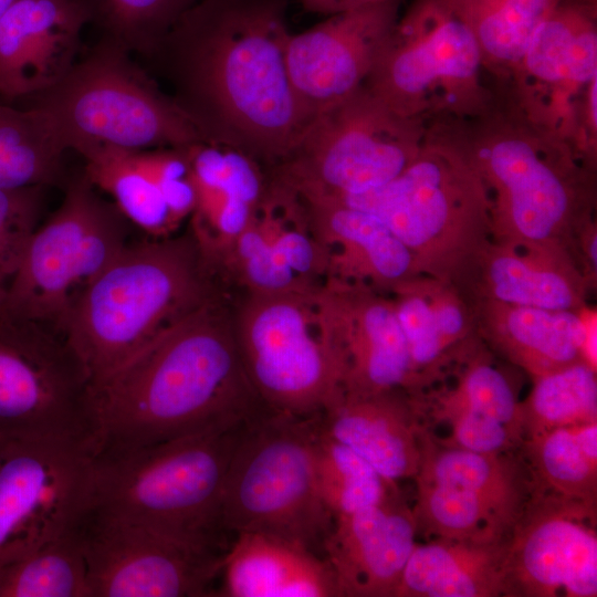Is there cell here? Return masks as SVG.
Listing matches in <instances>:
<instances>
[{"mask_svg": "<svg viewBox=\"0 0 597 597\" xmlns=\"http://www.w3.org/2000/svg\"><path fill=\"white\" fill-rule=\"evenodd\" d=\"M287 8L289 0H199L146 59L203 140L266 168L306 127L285 65Z\"/></svg>", "mask_w": 597, "mask_h": 597, "instance_id": "obj_1", "label": "cell"}, {"mask_svg": "<svg viewBox=\"0 0 597 597\" xmlns=\"http://www.w3.org/2000/svg\"><path fill=\"white\" fill-rule=\"evenodd\" d=\"M101 449L153 444L269 411L244 373L220 293L91 384Z\"/></svg>", "mask_w": 597, "mask_h": 597, "instance_id": "obj_2", "label": "cell"}, {"mask_svg": "<svg viewBox=\"0 0 597 597\" xmlns=\"http://www.w3.org/2000/svg\"><path fill=\"white\" fill-rule=\"evenodd\" d=\"M444 121L486 189L491 240L563 251L583 268L578 243L595 221L597 160L530 119L498 87L481 114Z\"/></svg>", "mask_w": 597, "mask_h": 597, "instance_id": "obj_3", "label": "cell"}, {"mask_svg": "<svg viewBox=\"0 0 597 597\" xmlns=\"http://www.w3.org/2000/svg\"><path fill=\"white\" fill-rule=\"evenodd\" d=\"M252 419L147 446L96 450L88 507L223 555L224 482Z\"/></svg>", "mask_w": 597, "mask_h": 597, "instance_id": "obj_4", "label": "cell"}, {"mask_svg": "<svg viewBox=\"0 0 597 597\" xmlns=\"http://www.w3.org/2000/svg\"><path fill=\"white\" fill-rule=\"evenodd\" d=\"M216 277L189 231L127 243L64 326L91 384L217 295Z\"/></svg>", "mask_w": 597, "mask_h": 597, "instance_id": "obj_5", "label": "cell"}, {"mask_svg": "<svg viewBox=\"0 0 597 597\" xmlns=\"http://www.w3.org/2000/svg\"><path fill=\"white\" fill-rule=\"evenodd\" d=\"M329 198L377 216L411 251L422 275L452 284L491 241L486 189L443 119L428 123L418 155L394 180Z\"/></svg>", "mask_w": 597, "mask_h": 597, "instance_id": "obj_6", "label": "cell"}, {"mask_svg": "<svg viewBox=\"0 0 597 597\" xmlns=\"http://www.w3.org/2000/svg\"><path fill=\"white\" fill-rule=\"evenodd\" d=\"M132 53L102 36L66 75L28 105L44 109L70 150L143 151L203 140Z\"/></svg>", "mask_w": 597, "mask_h": 597, "instance_id": "obj_7", "label": "cell"}, {"mask_svg": "<svg viewBox=\"0 0 597 597\" xmlns=\"http://www.w3.org/2000/svg\"><path fill=\"white\" fill-rule=\"evenodd\" d=\"M318 417L265 411L249 421L227 473L221 523L228 534L262 533L323 556L334 517L318 490Z\"/></svg>", "mask_w": 597, "mask_h": 597, "instance_id": "obj_8", "label": "cell"}, {"mask_svg": "<svg viewBox=\"0 0 597 597\" xmlns=\"http://www.w3.org/2000/svg\"><path fill=\"white\" fill-rule=\"evenodd\" d=\"M486 73L479 44L452 0H413L364 85L406 117L469 119L493 101Z\"/></svg>", "mask_w": 597, "mask_h": 597, "instance_id": "obj_9", "label": "cell"}, {"mask_svg": "<svg viewBox=\"0 0 597 597\" xmlns=\"http://www.w3.org/2000/svg\"><path fill=\"white\" fill-rule=\"evenodd\" d=\"M427 129L428 123L396 113L363 85L313 119L269 172L300 195H362L398 177Z\"/></svg>", "mask_w": 597, "mask_h": 597, "instance_id": "obj_10", "label": "cell"}, {"mask_svg": "<svg viewBox=\"0 0 597 597\" xmlns=\"http://www.w3.org/2000/svg\"><path fill=\"white\" fill-rule=\"evenodd\" d=\"M126 220L84 171L73 178L59 208L32 234L1 308L63 334L85 290L127 244Z\"/></svg>", "mask_w": 597, "mask_h": 597, "instance_id": "obj_11", "label": "cell"}, {"mask_svg": "<svg viewBox=\"0 0 597 597\" xmlns=\"http://www.w3.org/2000/svg\"><path fill=\"white\" fill-rule=\"evenodd\" d=\"M314 289L248 294L233 316L240 359L260 401L273 412L305 419L321 416L343 395L341 370L321 334Z\"/></svg>", "mask_w": 597, "mask_h": 597, "instance_id": "obj_12", "label": "cell"}, {"mask_svg": "<svg viewBox=\"0 0 597 597\" xmlns=\"http://www.w3.org/2000/svg\"><path fill=\"white\" fill-rule=\"evenodd\" d=\"M0 438L98 443L91 377L65 336L1 307Z\"/></svg>", "mask_w": 597, "mask_h": 597, "instance_id": "obj_13", "label": "cell"}, {"mask_svg": "<svg viewBox=\"0 0 597 597\" xmlns=\"http://www.w3.org/2000/svg\"><path fill=\"white\" fill-rule=\"evenodd\" d=\"M501 87L533 122L597 148V2L558 0Z\"/></svg>", "mask_w": 597, "mask_h": 597, "instance_id": "obj_14", "label": "cell"}, {"mask_svg": "<svg viewBox=\"0 0 597 597\" xmlns=\"http://www.w3.org/2000/svg\"><path fill=\"white\" fill-rule=\"evenodd\" d=\"M95 451L74 440L0 438V564L80 524Z\"/></svg>", "mask_w": 597, "mask_h": 597, "instance_id": "obj_15", "label": "cell"}, {"mask_svg": "<svg viewBox=\"0 0 597 597\" xmlns=\"http://www.w3.org/2000/svg\"><path fill=\"white\" fill-rule=\"evenodd\" d=\"M78 533L90 597L216 596L224 554L90 507Z\"/></svg>", "mask_w": 597, "mask_h": 597, "instance_id": "obj_16", "label": "cell"}, {"mask_svg": "<svg viewBox=\"0 0 597 597\" xmlns=\"http://www.w3.org/2000/svg\"><path fill=\"white\" fill-rule=\"evenodd\" d=\"M597 503L533 486L503 559V597L597 596Z\"/></svg>", "mask_w": 597, "mask_h": 597, "instance_id": "obj_17", "label": "cell"}, {"mask_svg": "<svg viewBox=\"0 0 597 597\" xmlns=\"http://www.w3.org/2000/svg\"><path fill=\"white\" fill-rule=\"evenodd\" d=\"M312 297L321 334L341 370L343 394H420L391 296L362 283L324 277Z\"/></svg>", "mask_w": 597, "mask_h": 597, "instance_id": "obj_18", "label": "cell"}, {"mask_svg": "<svg viewBox=\"0 0 597 597\" xmlns=\"http://www.w3.org/2000/svg\"><path fill=\"white\" fill-rule=\"evenodd\" d=\"M400 0L326 15L321 23L290 33L285 65L306 126L367 81L399 15Z\"/></svg>", "mask_w": 597, "mask_h": 597, "instance_id": "obj_19", "label": "cell"}, {"mask_svg": "<svg viewBox=\"0 0 597 597\" xmlns=\"http://www.w3.org/2000/svg\"><path fill=\"white\" fill-rule=\"evenodd\" d=\"M86 0H13L0 17V101H29L77 61Z\"/></svg>", "mask_w": 597, "mask_h": 597, "instance_id": "obj_20", "label": "cell"}, {"mask_svg": "<svg viewBox=\"0 0 597 597\" xmlns=\"http://www.w3.org/2000/svg\"><path fill=\"white\" fill-rule=\"evenodd\" d=\"M416 537L412 509L399 489L378 504L335 517L323 557L338 597H395Z\"/></svg>", "mask_w": 597, "mask_h": 597, "instance_id": "obj_21", "label": "cell"}, {"mask_svg": "<svg viewBox=\"0 0 597 597\" xmlns=\"http://www.w3.org/2000/svg\"><path fill=\"white\" fill-rule=\"evenodd\" d=\"M196 191L191 233L206 264L216 271L259 208L270 174L232 146L199 140L186 146Z\"/></svg>", "mask_w": 597, "mask_h": 597, "instance_id": "obj_22", "label": "cell"}, {"mask_svg": "<svg viewBox=\"0 0 597 597\" xmlns=\"http://www.w3.org/2000/svg\"><path fill=\"white\" fill-rule=\"evenodd\" d=\"M468 301L580 311L593 282L569 254L490 241L453 284Z\"/></svg>", "mask_w": 597, "mask_h": 597, "instance_id": "obj_23", "label": "cell"}, {"mask_svg": "<svg viewBox=\"0 0 597 597\" xmlns=\"http://www.w3.org/2000/svg\"><path fill=\"white\" fill-rule=\"evenodd\" d=\"M469 302L479 338L532 378L577 362L596 368V312L587 306L559 311Z\"/></svg>", "mask_w": 597, "mask_h": 597, "instance_id": "obj_24", "label": "cell"}, {"mask_svg": "<svg viewBox=\"0 0 597 597\" xmlns=\"http://www.w3.org/2000/svg\"><path fill=\"white\" fill-rule=\"evenodd\" d=\"M300 197L325 253V277L390 293L421 274L411 251L377 216L335 198Z\"/></svg>", "mask_w": 597, "mask_h": 597, "instance_id": "obj_25", "label": "cell"}, {"mask_svg": "<svg viewBox=\"0 0 597 597\" xmlns=\"http://www.w3.org/2000/svg\"><path fill=\"white\" fill-rule=\"evenodd\" d=\"M320 426L387 480L413 479L419 471L425 425L404 390L343 394L320 416Z\"/></svg>", "mask_w": 597, "mask_h": 597, "instance_id": "obj_26", "label": "cell"}, {"mask_svg": "<svg viewBox=\"0 0 597 597\" xmlns=\"http://www.w3.org/2000/svg\"><path fill=\"white\" fill-rule=\"evenodd\" d=\"M223 555L224 597H338L327 561L302 545L262 533H238Z\"/></svg>", "mask_w": 597, "mask_h": 597, "instance_id": "obj_27", "label": "cell"}, {"mask_svg": "<svg viewBox=\"0 0 597 597\" xmlns=\"http://www.w3.org/2000/svg\"><path fill=\"white\" fill-rule=\"evenodd\" d=\"M506 538L416 543L395 597H503Z\"/></svg>", "mask_w": 597, "mask_h": 597, "instance_id": "obj_28", "label": "cell"}, {"mask_svg": "<svg viewBox=\"0 0 597 597\" xmlns=\"http://www.w3.org/2000/svg\"><path fill=\"white\" fill-rule=\"evenodd\" d=\"M413 480L465 490L514 524L533 491L519 450L493 454L444 446L426 427L421 433V463Z\"/></svg>", "mask_w": 597, "mask_h": 597, "instance_id": "obj_29", "label": "cell"}, {"mask_svg": "<svg viewBox=\"0 0 597 597\" xmlns=\"http://www.w3.org/2000/svg\"><path fill=\"white\" fill-rule=\"evenodd\" d=\"M69 150L52 117L42 108L0 101V188L56 184Z\"/></svg>", "mask_w": 597, "mask_h": 597, "instance_id": "obj_30", "label": "cell"}, {"mask_svg": "<svg viewBox=\"0 0 597 597\" xmlns=\"http://www.w3.org/2000/svg\"><path fill=\"white\" fill-rule=\"evenodd\" d=\"M533 486L597 503V421L562 427L522 441Z\"/></svg>", "mask_w": 597, "mask_h": 597, "instance_id": "obj_31", "label": "cell"}, {"mask_svg": "<svg viewBox=\"0 0 597 597\" xmlns=\"http://www.w3.org/2000/svg\"><path fill=\"white\" fill-rule=\"evenodd\" d=\"M473 33L494 84L516 69L537 25L558 0H452Z\"/></svg>", "mask_w": 597, "mask_h": 597, "instance_id": "obj_32", "label": "cell"}, {"mask_svg": "<svg viewBox=\"0 0 597 597\" xmlns=\"http://www.w3.org/2000/svg\"><path fill=\"white\" fill-rule=\"evenodd\" d=\"M84 174L107 192L121 213L150 238L170 237L180 226L136 151L103 149L84 156Z\"/></svg>", "mask_w": 597, "mask_h": 597, "instance_id": "obj_33", "label": "cell"}, {"mask_svg": "<svg viewBox=\"0 0 597 597\" xmlns=\"http://www.w3.org/2000/svg\"><path fill=\"white\" fill-rule=\"evenodd\" d=\"M0 597H90L78 525L0 564Z\"/></svg>", "mask_w": 597, "mask_h": 597, "instance_id": "obj_34", "label": "cell"}, {"mask_svg": "<svg viewBox=\"0 0 597 597\" xmlns=\"http://www.w3.org/2000/svg\"><path fill=\"white\" fill-rule=\"evenodd\" d=\"M411 506L417 536L496 542L509 536L514 523L474 494L452 486L415 480Z\"/></svg>", "mask_w": 597, "mask_h": 597, "instance_id": "obj_35", "label": "cell"}, {"mask_svg": "<svg viewBox=\"0 0 597 597\" xmlns=\"http://www.w3.org/2000/svg\"><path fill=\"white\" fill-rule=\"evenodd\" d=\"M593 421H597V377L586 362L533 377V387L521 401L523 440Z\"/></svg>", "mask_w": 597, "mask_h": 597, "instance_id": "obj_36", "label": "cell"}, {"mask_svg": "<svg viewBox=\"0 0 597 597\" xmlns=\"http://www.w3.org/2000/svg\"><path fill=\"white\" fill-rule=\"evenodd\" d=\"M316 478L321 498L333 517L352 514L384 501L398 490L347 446L320 426L314 440Z\"/></svg>", "mask_w": 597, "mask_h": 597, "instance_id": "obj_37", "label": "cell"}, {"mask_svg": "<svg viewBox=\"0 0 597 597\" xmlns=\"http://www.w3.org/2000/svg\"><path fill=\"white\" fill-rule=\"evenodd\" d=\"M461 364L462 370L454 386L439 391L427 402L429 416L438 422L458 412H475L492 417L512 429L523 441L521 433V401L510 378L485 354L476 348Z\"/></svg>", "mask_w": 597, "mask_h": 597, "instance_id": "obj_38", "label": "cell"}, {"mask_svg": "<svg viewBox=\"0 0 597 597\" xmlns=\"http://www.w3.org/2000/svg\"><path fill=\"white\" fill-rule=\"evenodd\" d=\"M92 22L128 52L149 57L176 22L199 0H86Z\"/></svg>", "mask_w": 597, "mask_h": 597, "instance_id": "obj_39", "label": "cell"}, {"mask_svg": "<svg viewBox=\"0 0 597 597\" xmlns=\"http://www.w3.org/2000/svg\"><path fill=\"white\" fill-rule=\"evenodd\" d=\"M396 315L407 342L420 395L448 369L451 356L439 331L427 290L426 275H418L390 291Z\"/></svg>", "mask_w": 597, "mask_h": 597, "instance_id": "obj_40", "label": "cell"}, {"mask_svg": "<svg viewBox=\"0 0 597 597\" xmlns=\"http://www.w3.org/2000/svg\"><path fill=\"white\" fill-rule=\"evenodd\" d=\"M44 188H0V307L27 245L39 227Z\"/></svg>", "mask_w": 597, "mask_h": 597, "instance_id": "obj_41", "label": "cell"}, {"mask_svg": "<svg viewBox=\"0 0 597 597\" xmlns=\"http://www.w3.org/2000/svg\"><path fill=\"white\" fill-rule=\"evenodd\" d=\"M450 436L434 439L444 446L479 453H509L519 450L521 438L503 422L475 412H458L447 417Z\"/></svg>", "mask_w": 597, "mask_h": 597, "instance_id": "obj_42", "label": "cell"}, {"mask_svg": "<svg viewBox=\"0 0 597 597\" xmlns=\"http://www.w3.org/2000/svg\"><path fill=\"white\" fill-rule=\"evenodd\" d=\"M387 0H301L303 8L316 14H334Z\"/></svg>", "mask_w": 597, "mask_h": 597, "instance_id": "obj_43", "label": "cell"}, {"mask_svg": "<svg viewBox=\"0 0 597 597\" xmlns=\"http://www.w3.org/2000/svg\"><path fill=\"white\" fill-rule=\"evenodd\" d=\"M13 0H0V17L6 9L12 3Z\"/></svg>", "mask_w": 597, "mask_h": 597, "instance_id": "obj_44", "label": "cell"}]
</instances>
